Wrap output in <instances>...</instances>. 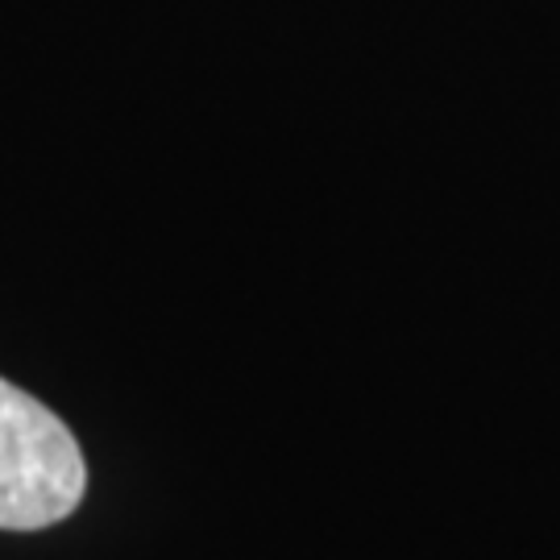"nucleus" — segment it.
Instances as JSON below:
<instances>
[{
	"mask_svg": "<svg viewBox=\"0 0 560 560\" xmlns=\"http://www.w3.org/2000/svg\"><path fill=\"white\" fill-rule=\"evenodd\" d=\"M88 465L67 423L0 378V532H42L83 502Z\"/></svg>",
	"mask_w": 560,
	"mask_h": 560,
	"instance_id": "f257e3e1",
	"label": "nucleus"
}]
</instances>
